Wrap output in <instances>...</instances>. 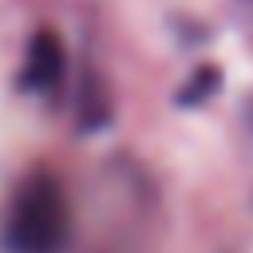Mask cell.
Instances as JSON below:
<instances>
[{
    "label": "cell",
    "mask_w": 253,
    "mask_h": 253,
    "mask_svg": "<svg viewBox=\"0 0 253 253\" xmlns=\"http://www.w3.org/2000/svg\"><path fill=\"white\" fill-rule=\"evenodd\" d=\"M217 87H221V71H217L213 63H202V67L190 75V83L178 91V103H182V107H198V103H206Z\"/></svg>",
    "instance_id": "cell-3"
},
{
    "label": "cell",
    "mask_w": 253,
    "mask_h": 253,
    "mask_svg": "<svg viewBox=\"0 0 253 253\" xmlns=\"http://www.w3.org/2000/svg\"><path fill=\"white\" fill-rule=\"evenodd\" d=\"M63 225H67L63 198L47 178H40L20 194V202L8 217V229H4L8 249L12 253H55L63 245Z\"/></svg>",
    "instance_id": "cell-1"
},
{
    "label": "cell",
    "mask_w": 253,
    "mask_h": 253,
    "mask_svg": "<svg viewBox=\"0 0 253 253\" xmlns=\"http://www.w3.org/2000/svg\"><path fill=\"white\" fill-rule=\"evenodd\" d=\"M63 63H67V55H63L59 36L43 28V32H36V36H32V43H28L24 83H28V87H36V91H47V87H55V79L63 75Z\"/></svg>",
    "instance_id": "cell-2"
}]
</instances>
